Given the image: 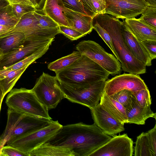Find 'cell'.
<instances>
[{"label": "cell", "mask_w": 156, "mask_h": 156, "mask_svg": "<svg viewBox=\"0 0 156 156\" xmlns=\"http://www.w3.org/2000/svg\"><path fill=\"white\" fill-rule=\"evenodd\" d=\"M93 20L103 27L112 40L114 50L125 72L136 75L146 72V66L132 55L122 38L121 28L123 22L106 13L98 14Z\"/></svg>", "instance_id": "obj_2"}, {"label": "cell", "mask_w": 156, "mask_h": 156, "mask_svg": "<svg viewBox=\"0 0 156 156\" xmlns=\"http://www.w3.org/2000/svg\"><path fill=\"white\" fill-rule=\"evenodd\" d=\"M60 33L62 34L72 41L76 40L85 35L72 28L65 26H59Z\"/></svg>", "instance_id": "obj_34"}, {"label": "cell", "mask_w": 156, "mask_h": 156, "mask_svg": "<svg viewBox=\"0 0 156 156\" xmlns=\"http://www.w3.org/2000/svg\"><path fill=\"white\" fill-rule=\"evenodd\" d=\"M9 108L33 116L51 119L48 109L39 101L31 90L24 88L12 89L6 97Z\"/></svg>", "instance_id": "obj_6"}, {"label": "cell", "mask_w": 156, "mask_h": 156, "mask_svg": "<svg viewBox=\"0 0 156 156\" xmlns=\"http://www.w3.org/2000/svg\"><path fill=\"white\" fill-rule=\"evenodd\" d=\"M81 55L78 51H73L69 55L50 63L48 65V68L55 73L72 64L79 58Z\"/></svg>", "instance_id": "obj_26"}, {"label": "cell", "mask_w": 156, "mask_h": 156, "mask_svg": "<svg viewBox=\"0 0 156 156\" xmlns=\"http://www.w3.org/2000/svg\"><path fill=\"white\" fill-rule=\"evenodd\" d=\"M112 137L94 123L63 126L43 144L68 148L75 156H89Z\"/></svg>", "instance_id": "obj_1"}, {"label": "cell", "mask_w": 156, "mask_h": 156, "mask_svg": "<svg viewBox=\"0 0 156 156\" xmlns=\"http://www.w3.org/2000/svg\"><path fill=\"white\" fill-rule=\"evenodd\" d=\"M9 1H10V0H9Z\"/></svg>", "instance_id": "obj_48"}, {"label": "cell", "mask_w": 156, "mask_h": 156, "mask_svg": "<svg viewBox=\"0 0 156 156\" xmlns=\"http://www.w3.org/2000/svg\"><path fill=\"white\" fill-rule=\"evenodd\" d=\"M53 121L52 119L37 117L8 108L6 125L0 136V153L7 144L45 128Z\"/></svg>", "instance_id": "obj_4"}, {"label": "cell", "mask_w": 156, "mask_h": 156, "mask_svg": "<svg viewBox=\"0 0 156 156\" xmlns=\"http://www.w3.org/2000/svg\"><path fill=\"white\" fill-rule=\"evenodd\" d=\"M14 27L12 26L0 25V37L11 30Z\"/></svg>", "instance_id": "obj_41"}, {"label": "cell", "mask_w": 156, "mask_h": 156, "mask_svg": "<svg viewBox=\"0 0 156 156\" xmlns=\"http://www.w3.org/2000/svg\"><path fill=\"white\" fill-rule=\"evenodd\" d=\"M14 32L23 33L26 38L31 37L55 38L56 35L60 33L59 27L48 29L41 27L34 12L24 15L12 29L3 35Z\"/></svg>", "instance_id": "obj_12"}, {"label": "cell", "mask_w": 156, "mask_h": 156, "mask_svg": "<svg viewBox=\"0 0 156 156\" xmlns=\"http://www.w3.org/2000/svg\"><path fill=\"white\" fill-rule=\"evenodd\" d=\"M46 0H34L37 6L36 11H42L43 7Z\"/></svg>", "instance_id": "obj_42"}, {"label": "cell", "mask_w": 156, "mask_h": 156, "mask_svg": "<svg viewBox=\"0 0 156 156\" xmlns=\"http://www.w3.org/2000/svg\"><path fill=\"white\" fill-rule=\"evenodd\" d=\"M135 156H156V124L148 131L142 132L136 138Z\"/></svg>", "instance_id": "obj_17"}, {"label": "cell", "mask_w": 156, "mask_h": 156, "mask_svg": "<svg viewBox=\"0 0 156 156\" xmlns=\"http://www.w3.org/2000/svg\"><path fill=\"white\" fill-rule=\"evenodd\" d=\"M55 73L58 81L75 85L106 81L110 75L98 64L82 54L72 64Z\"/></svg>", "instance_id": "obj_3"}, {"label": "cell", "mask_w": 156, "mask_h": 156, "mask_svg": "<svg viewBox=\"0 0 156 156\" xmlns=\"http://www.w3.org/2000/svg\"><path fill=\"white\" fill-rule=\"evenodd\" d=\"M34 13L38 20L40 26L45 28H54L59 27L58 24L49 16L39 14L36 11Z\"/></svg>", "instance_id": "obj_32"}, {"label": "cell", "mask_w": 156, "mask_h": 156, "mask_svg": "<svg viewBox=\"0 0 156 156\" xmlns=\"http://www.w3.org/2000/svg\"><path fill=\"white\" fill-rule=\"evenodd\" d=\"M62 1L65 6L67 8L76 12L90 16L84 8L80 0H62Z\"/></svg>", "instance_id": "obj_35"}, {"label": "cell", "mask_w": 156, "mask_h": 156, "mask_svg": "<svg viewBox=\"0 0 156 156\" xmlns=\"http://www.w3.org/2000/svg\"><path fill=\"white\" fill-rule=\"evenodd\" d=\"M62 126L58 121H53L48 126L17 138L5 145L12 146L29 156L30 152L49 139Z\"/></svg>", "instance_id": "obj_10"}, {"label": "cell", "mask_w": 156, "mask_h": 156, "mask_svg": "<svg viewBox=\"0 0 156 156\" xmlns=\"http://www.w3.org/2000/svg\"><path fill=\"white\" fill-rule=\"evenodd\" d=\"M31 90L40 103L48 110L55 108L64 98L56 76L44 72Z\"/></svg>", "instance_id": "obj_8"}, {"label": "cell", "mask_w": 156, "mask_h": 156, "mask_svg": "<svg viewBox=\"0 0 156 156\" xmlns=\"http://www.w3.org/2000/svg\"><path fill=\"white\" fill-rule=\"evenodd\" d=\"M101 3L102 5L105 6V0H98Z\"/></svg>", "instance_id": "obj_46"}, {"label": "cell", "mask_w": 156, "mask_h": 156, "mask_svg": "<svg viewBox=\"0 0 156 156\" xmlns=\"http://www.w3.org/2000/svg\"><path fill=\"white\" fill-rule=\"evenodd\" d=\"M110 96L119 103L126 109L131 107L134 97L133 92L126 89L120 90Z\"/></svg>", "instance_id": "obj_28"}, {"label": "cell", "mask_w": 156, "mask_h": 156, "mask_svg": "<svg viewBox=\"0 0 156 156\" xmlns=\"http://www.w3.org/2000/svg\"><path fill=\"white\" fill-rule=\"evenodd\" d=\"M150 106H141L134 96L131 107L126 109L128 123L143 125L149 118H153L156 119V113L151 110Z\"/></svg>", "instance_id": "obj_20"}, {"label": "cell", "mask_w": 156, "mask_h": 156, "mask_svg": "<svg viewBox=\"0 0 156 156\" xmlns=\"http://www.w3.org/2000/svg\"><path fill=\"white\" fill-rule=\"evenodd\" d=\"M121 33L124 41L133 56L146 66L152 65V60L146 48L128 29L123 20Z\"/></svg>", "instance_id": "obj_16"}, {"label": "cell", "mask_w": 156, "mask_h": 156, "mask_svg": "<svg viewBox=\"0 0 156 156\" xmlns=\"http://www.w3.org/2000/svg\"><path fill=\"white\" fill-rule=\"evenodd\" d=\"M123 20L128 29L139 41H156V28L148 26L135 17Z\"/></svg>", "instance_id": "obj_19"}, {"label": "cell", "mask_w": 156, "mask_h": 156, "mask_svg": "<svg viewBox=\"0 0 156 156\" xmlns=\"http://www.w3.org/2000/svg\"><path fill=\"white\" fill-rule=\"evenodd\" d=\"M86 10L93 18L96 15L90 0H80Z\"/></svg>", "instance_id": "obj_38"}, {"label": "cell", "mask_w": 156, "mask_h": 156, "mask_svg": "<svg viewBox=\"0 0 156 156\" xmlns=\"http://www.w3.org/2000/svg\"><path fill=\"white\" fill-rule=\"evenodd\" d=\"M96 14L105 13V7L98 0H90Z\"/></svg>", "instance_id": "obj_39"}, {"label": "cell", "mask_w": 156, "mask_h": 156, "mask_svg": "<svg viewBox=\"0 0 156 156\" xmlns=\"http://www.w3.org/2000/svg\"><path fill=\"white\" fill-rule=\"evenodd\" d=\"M0 156H28V155L12 146L5 145L2 148Z\"/></svg>", "instance_id": "obj_36"}, {"label": "cell", "mask_w": 156, "mask_h": 156, "mask_svg": "<svg viewBox=\"0 0 156 156\" xmlns=\"http://www.w3.org/2000/svg\"><path fill=\"white\" fill-rule=\"evenodd\" d=\"M75 156V155L68 148L42 144L29 154V156Z\"/></svg>", "instance_id": "obj_25"}, {"label": "cell", "mask_w": 156, "mask_h": 156, "mask_svg": "<svg viewBox=\"0 0 156 156\" xmlns=\"http://www.w3.org/2000/svg\"><path fill=\"white\" fill-rule=\"evenodd\" d=\"M13 12L15 16L20 19L24 15L28 12L36 11L33 6L19 3H11Z\"/></svg>", "instance_id": "obj_33"}, {"label": "cell", "mask_w": 156, "mask_h": 156, "mask_svg": "<svg viewBox=\"0 0 156 156\" xmlns=\"http://www.w3.org/2000/svg\"><path fill=\"white\" fill-rule=\"evenodd\" d=\"M147 88V85L139 75L124 73L105 81L104 92L110 96L124 89L133 93Z\"/></svg>", "instance_id": "obj_14"}, {"label": "cell", "mask_w": 156, "mask_h": 156, "mask_svg": "<svg viewBox=\"0 0 156 156\" xmlns=\"http://www.w3.org/2000/svg\"><path fill=\"white\" fill-rule=\"evenodd\" d=\"M93 29L95 30L100 36L102 38L106 44L108 46L115 56L117 59L112 45L111 37L107 31L101 26L93 19Z\"/></svg>", "instance_id": "obj_30"}, {"label": "cell", "mask_w": 156, "mask_h": 156, "mask_svg": "<svg viewBox=\"0 0 156 156\" xmlns=\"http://www.w3.org/2000/svg\"><path fill=\"white\" fill-rule=\"evenodd\" d=\"M54 38L38 37L26 38L20 47L0 56V70L18 62L47 45L51 44Z\"/></svg>", "instance_id": "obj_9"}, {"label": "cell", "mask_w": 156, "mask_h": 156, "mask_svg": "<svg viewBox=\"0 0 156 156\" xmlns=\"http://www.w3.org/2000/svg\"><path fill=\"white\" fill-rule=\"evenodd\" d=\"M133 151L132 139L124 133L112 136L89 156H132Z\"/></svg>", "instance_id": "obj_13"}, {"label": "cell", "mask_w": 156, "mask_h": 156, "mask_svg": "<svg viewBox=\"0 0 156 156\" xmlns=\"http://www.w3.org/2000/svg\"><path fill=\"white\" fill-rule=\"evenodd\" d=\"M28 66H27L18 69L0 70V84L4 97L12 89Z\"/></svg>", "instance_id": "obj_23"}, {"label": "cell", "mask_w": 156, "mask_h": 156, "mask_svg": "<svg viewBox=\"0 0 156 156\" xmlns=\"http://www.w3.org/2000/svg\"><path fill=\"white\" fill-rule=\"evenodd\" d=\"M133 93L141 106L143 107L151 106L152 103L151 98L148 88L141 89Z\"/></svg>", "instance_id": "obj_31"}, {"label": "cell", "mask_w": 156, "mask_h": 156, "mask_svg": "<svg viewBox=\"0 0 156 156\" xmlns=\"http://www.w3.org/2000/svg\"><path fill=\"white\" fill-rule=\"evenodd\" d=\"M76 48L81 54L98 64L111 75L121 73L122 68L119 60L96 42L90 40L83 41L76 45Z\"/></svg>", "instance_id": "obj_7"}, {"label": "cell", "mask_w": 156, "mask_h": 156, "mask_svg": "<svg viewBox=\"0 0 156 156\" xmlns=\"http://www.w3.org/2000/svg\"><path fill=\"white\" fill-rule=\"evenodd\" d=\"M105 82V81L101 80L84 85H75L58 81L64 98L90 109L99 103L104 92Z\"/></svg>", "instance_id": "obj_5"}, {"label": "cell", "mask_w": 156, "mask_h": 156, "mask_svg": "<svg viewBox=\"0 0 156 156\" xmlns=\"http://www.w3.org/2000/svg\"><path fill=\"white\" fill-rule=\"evenodd\" d=\"M64 5L62 0H46L42 11L56 22L59 26L71 28L63 11Z\"/></svg>", "instance_id": "obj_21"}, {"label": "cell", "mask_w": 156, "mask_h": 156, "mask_svg": "<svg viewBox=\"0 0 156 156\" xmlns=\"http://www.w3.org/2000/svg\"><path fill=\"white\" fill-rule=\"evenodd\" d=\"M139 19L142 22L156 29V6L148 5Z\"/></svg>", "instance_id": "obj_29"}, {"label": "cell", "mask_w": 156, "mask_h": 156, "mask_svg": "<svg viewBox=\"0 0 156 156\" xmlns=\"http://www.w3.org/2000/svg\"><path fill=\"white\" fill-rule=\"evenodd\" d=\"M4 97V95L3 90L1 85L0 84V113L2 102Z\"/></svg>", "instance_id": "obj_44"}, {"label": "cell", "mask_w": 156, "mask_h": 156, "mask_svg": "<svg viewBox=\"0 0 156 156\" xmlns=\"http://www.w3.org/2000/svg\"><path fill=\"white\" fill-rule=\"evenodd\" d=\"M149 5L156 6V0H143Z\"/></svg>", "instance_id": "obj_45"}, {"label": "cell", "mask_w": 156, "mask_h": 156, "mask_svg": "<svg viewBox=\"0 0 156 156\" xmlns=\"http://www.w3.org/2000/svg\"><path fill=\"white\" fill-rule=\"evenodd\" d=\"M64 14L67 18L71 28L86 35L93 29V18L91 16L63 7Z\"/></svg>", "instance_id": "obj_18"}, {"label": "cell", "mask_w": 156, "mask_h": 156, "mask_svg": "<svg viewBox=\"0 0 156 156\" xmlns=\"http://www.w3.org/2000/svg\"><path fill=\"white\" fill-rule=\"evenodd\" d=\"M26 39L21 32H14L0 37V51L2 54L6 53L20 47Z\"/></svg>", "instance_id": "obj_24"}, {"label": "cell", "mask_w": 156, "mask_h": 156, "mask_svg": "<svg viewBox=\"0 0 156 156\" xmlns=\"http://www.w3.org/2000/svg\"><path fill=\"white\" fill-rule=\"evenodd\" d=\"M20 20L14 15L11 3L0 9V25L15 27Z\"/></svg>", "instance_id": "obj_27"}, {"label": "cell", "mask_w": 156, "mask_h": 156, "mask_svg": "<svg viewBox=\"0 0 156 156\" xmlns=\"http://www.w3.org/2000/svg\"><path fill=\"white\" fill-rule=\"evenodd\" d=\"M2 52H1V51H0V56L1 55H2Z\"/></svg>", "instance_id": "obj_47"}, {"label": "cell", "mask_w": 156, "mask_h": 156, "mask_svg": "<svg viewBox=\"0 0 156 156\" xmlns=\"http://www.w3.org/2000/svg\"><path fill=\"white\" fill-rule=\"evenodd\" d=\"M105 13L122 20L140 15L148 5L143 0H105Z\"/></svg>", "instance_id": "obj_11"}, {"label": "cell", "mask_w": 156, "mask_h": 156, "mask_svg": "<svg viewBox=\"0 0 156 156\" xmlns=\"http://www.w3.org/2000/svg\"><path fill=\"white\" fill-rule=\"evenodd\" d=\"M148 52L152 60L156 58V41L147 40L141 42Z\"/></svg>", "instance_id": "obj_37"}, {"label": "cell", "mask_w": 156, "mask_h": 156, "mask_svg": "<svg viewBox=\"0 0 156 156\" xmlns=\"http://www.w3.org/2000/svg\"><path fill=\"white\" fill-rule=\"evenodd\" d=\"M99 104L117 120L124 124L128 123L126 109L119 103L104 92Z\"/></svg>", "instance_id": "obj_22"}, {"label": "cell", "mask_w": 156, "mask_h": 156, "mask_svg": "<svg viewBox=\"0 0 156 156\" xmlns=\"http://www.w3.org/2000/svg\"><path fill=\"white\" fill-rule=\"evenodd\" d=\"M90 109L94 123L105 134L113 136L125 130L124 124L113 117L99 103Z\"/></svg>", "instance_id": "obj_15"}, {"label": "cell", "mask_w": 156, "mask_h": 156, "mask_svg": "<svg viewBox=\"0 0 156 156\" xmlns=\"http://www.w3.org/2000/svg\"><path fill=\"white\" fill-rule=\"evenodd\" d=\"M11 3L9 0H0V9L6 7Z\"/></svg>", "instance_id": "obj_43"}, {"label": "cell", "mask_w": 156, "mask_h": 156, "mask_svg": "<svg viewBox=\"0 0 156 156\" xmlns=\"http://www.w3.org/2000/svg\"><path fill=\"white\" fill-rule=\"evenodd\" d=\"M11 3H19L21 4L29 5L34 6L37 9V5L34 0H10Z\"/></svg>", "instance_id": "obj_40"}]
</instances>
